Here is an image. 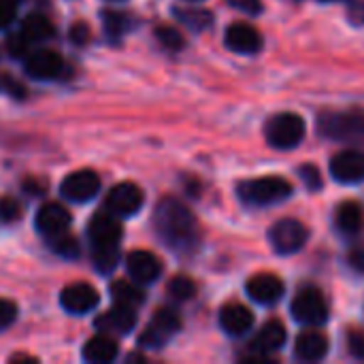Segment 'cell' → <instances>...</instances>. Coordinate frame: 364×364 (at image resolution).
Here are the masks:
<instances>
[{
	"instance_id": "cell-1",
	"label": "cell",
	"mask_w": 364,
	"mask_h": 364,
	"mask_svg": "<svg viewBox=\"0 0 364 364\" xmlns=\"http://www.w3.org/2000/svg\"><path fill=\"white\" fill-rule=\"evenodd\" d=\"M154 226L160 239L175 252H190L198 245L200 232L192 211L177 198H162L156 207Z\"/></svg>"
},
{
	"instance_id": "cell-2",
	"label": "cell",
	"mask_w": 364,
	"mask_h": 364,
	"mask_svg": "<svg viewBox=\"0 0 364 364\" xmlns=\"http://www.w3.org/2000/svg\"><path fill=\"white\" fill-rule=\"evenodd\" d=\"M90 245H92V260L100 273H111L119 262V241H122V226L119 218L109 211L96 213L87 228Z\"/></svg>"
},
{
	"instance_id": "cell-3",
	"label": "cell",
	"mask_w": 364,
	"mask_h": 364,
	"mask_svg": "<svg viewBox=\"0 0 364 364\" xmlns=\"http://www.w3.org/2000/svg\"><path fill=\"white\" fill-rule=\"evenodd\" d=\"M237 194L250 207H269V205H277L290 198L292 186L290 181L271 175V177H258V179H247L239 183Z\"/></svg>"
},
{
	"instance_id": "cell-4",
	"label": "cell",
	"mask_w": 364,
	"mask_h": 364,
	"mask_svg": "<svg viewBox=\"0 0 364 364\" xmlns=\"http://www.w3.org/2000/svg\"><path fill=\"white\" fill-rule=\"evenodd\" d=\"M318 128L326 139L343 141V143H360L364 141V109L322 113Z\"/></svg>"
},
{
	"instance_id": "cell-5",
	"label": "cell",
	"mask_w": 364,
	"mask_h": 364,
	"mask_svg": "<svg viewBox=\"0 0 364 364\" xmlns=\"http://www.w3.org/2000/svg\"><path fill=\"white\" fill-rule=\"evenodd\" d=\"M305 119L296 113H277L264 126L267 143L275 149H294L305 139Z\"/></svg>"
},
{
	"instance_id": "cell-6",
	"label": "cell",
	"mask_w": 364,
	"mask_h": 364,
	"mask_svg": "<svg viewBox=\"0 0 364 364\" xmlns=\"http://www.w3.org/2000/svg\"><path fill=\"white\" fill-rule=\"evenodd\" d=\"M290 311H292V318L305 326H322L328 320V303L324 294L314 286L301 288L296 292L290 305Z\"/></svg>"
},
{
	"instance_id": "cell-7",
	"label": "cell",
	"mask_w": 364,
	"mask_h": 364,
	"mask_svg": "<svg viewBox=\"0 0 364 364\" xmlns=\"http://www.w3.org/2000/svg\"><path fill=\"white\" fill-rule=\"evenodd\" d=\"M309 239V230L303 222L299 220H279L271 226L269 230V241L273 245V250L282 256H290L301 252L307 245Z\"/></svg>"
},
{
	"instance_id": "cell-8",
	"label": "cell",
	"mask_w": 364,
	"mask_h": 364,
	"mask_svg": "<svg viewBox=\"0 0 364 364\" xmlns=\"http://www.w3.org/2000/svg\"><path fill=\"white\" fill-rule=\"evenodd\" d=\"M181 328V318L173 309H160L141 335V346L149 350H160L173 335Z\"/></svg>"
},
{
	"instance_id": "cell-9",
	"label": "cell",
	"mask_w": 364,
	"mask_h": 364,
	"mask_svg": "<svg viewBox=\"0 0 364 364\" xmlns=\"http://www.w3.org/2000/svg\"><path fill=\"white\" fill-rule=\"evenodd\" d=\"M105 207L115 218H130V215L141 211V207H143V192L134 183H128V181L126 183H117V186H113L109 190Z\"/></svg>"
},
{
	"instance_id": "cell-10",
	"label": "cell",
	"mask_w": 364,
	"mask_h": 364,
	"mask_svg": "<svg viewBox=\"0 0 364 364\" xmlns=\"http://www.w3.org/2000/svg\"><path fill=\"white\" fill-rule=\"evenodd\" d=\"M98 190H100V177L90 168L70 173L68 177H64L60 186V194L70 203H87L98 194Z\"/></svg>"
},
{
	"instance_id": "cell-11",
	"label": "cell",
	"mask_w": 364,
	"mask_h": 364,
	"mask_svg": "<svg viewBox=\"0 0 364 364\" xmlns=\"http://www.w3.org/2000/svg\"><path fill=\"white\" fill-rule=\"evenodd\" d=\"M331 175L339 183H360L364 179V154L358 149H346L331 158Z\"/></svg>"
},
{
	"instance_id": "cell-12",
	"label": "cell",
	"mask_w": 364,
	"mask_h": 364,
	"mask_svg": "<svg viewBox=\"0 0 364 364\" xmlns=\"http://www.w3.org/2000/svg\"><path fill=\"white\" fill-rule=\"evenodd\" d=\"M23 68L32 79L51 81L64 73V60L60 58V53H55L51 49H38V51L26 55Z\"/></svg>"
},
{
	"instance_id": "cell-13",
	"label": "cell",
	"mask_w": 364,
	"mask_h": 364,
	"mask_svg": "<svg viewBox=\"0 0 364 364\" xmlns=\"http://www.w3.org/2000/svg\"><path fill=\"white\" fill-rule=\"evenodd\" d=\"M98 301H100L98 292L90 284H83V282L66 286L62 290V294H60L62 309L73 314V316H81V314H87V311L96 309Z\"/></svg>"
},
{
	"instance_id": "cell-14",
	"label": "cell",
	"mask_w": 364,
	"mask_h": 364,
	"mask_svg": "<svg viewBox=\"0 0 364 364\" xmlns=\"http://www.w3.org/2000/svg\"><path fill=\"white\" fill-rule=\"evenodd\" d=\"M224 41L230 51L241 53V55H254L262 49V34L245 21H237L228 26Z\"/></svg>"
},
{
	"instance_id": "cell-15",
	"label": "cell",
	"mask_w": 364,
	"mask_h": 364,
	"mask_svg": "<svg viewBox=\"0 0 364 364\" xmlns=\"http://www.w3.org/2000/svg\"><path fill=\"white\" fill-rule=\"evenodd\" d=\"M126 271L134 284H154L162 275V262L145 250L130 252L126 258Z\"/></svg>"
},
{
	"instance_id": "cell-16",
	"label": "cell",
	"mask_w": 364,
	"mask_h": 364,
	"mask_svg": "<svg viewBox=\"0 0 364 364\" xmlns=\"http://www.w3.org/2000/svg\"><path fill=\"white\" fill-rule=\"evenodd\" d=\"M36 230L43 235V237H55V235H62L68 230L70 226V213L66 207L58 205V203H49V205H43L36 213Z\"/></svg>"
},
{
	"instance_id": "cell-17",
	"label": "cell",
	"mask_w": 364,
	"mask_h": 364,
	"mask_svg": "<svg viewBox=\"0 0 364 364\" xmlns=\"http://www.w3.org/2000/svg\"><path fill=\"white\" fill-rule=\"evenodd\" d=\"M247 290V296L260 305H275L282 296H284V282L277 277V275H271V273H262V275H256L247 282L245 286Z\"/></svg>"
},
{
	"instance_id": "cell-18",
	"label": "cell",
	"mask_w": 364,
	"mask_h": 364,
	"mask_svg": "<svg viewBox=\"0 0 364 364\" xmlns=\"http://www.w3.org/2000/svg\"><path fill=\"white\" fill-rule=\"evenodd\" d=\"M94 326L105 335H130V331L136 326V314L132 307L115 305L107 314L98 316Z\"/></svg>"
},
{
	"instance_id": "cell-19",
	"label": "cell",
	"mask_w": 364,
	"mask_h": 364,
	"mask_svg": "<svg viewBox=\"0 0 364 364\" xmlns=\"http://www.w3.org/2000/svg\"><path fill=\"white\" fill-rule=\"evenodd\" d=\"M220 326L232 337H243L254 326V314L241 303H228L220 311Z\"/></svg>"
},
{
	"instance_id": "cell-20",
	"label": "cell",
	"mask_w": 364,
	"mask_h": 364,
	"mask_svg": "<svg viewBox=\"0 0 364 364\" xmlns=\"http://www.w3.org/2000/svg\"><path fill=\"white\" fill-rule=\"evenodd\" d=\"M284 343H286V326L279 320H271L256 333L250 346H252V352L267 356V354L279 352Z\"/></svg>"
},
{
	"instance_id": "cell-21",
	"label": "cell",
	"mask_w": 364,
	"mask_h": 364,
	"mask_svg": "<svg viewBox=\"0 0 364 364\" xmlns=\"http://www.w3.org/2000/svg\"><path fill=\"white\" fill-rule=\"evenodd\" d=\"M294 354L305 363H318L328 354V339L320 331H305L294 343Z\"/></svg>"
},
{
	"instance_id": "cell-22",
	"label": "cell",
	"mask_w": 364,
	"mask_h": 364,
	"mask_svg": "<svg viewBox=\"0 0 364 364\" xmlns=\"http://www.w3.org/2000/svg\"><path fill=\"white\" fill-rule=\"evenodd\" d=\"M335 226L346 237H356L364 228L363 205L356 200H346L335 211Z\"/></svg>"
},
{
	"instance_id": "cell-23",
	"label": "cell",
	"mask_w": 364,
	"mask_h": 364,
	"mask_svg": "<svg viewBox=\"0 0 364 364\" xmlns=\"http://www.w3.org/2000/svg\"><path fill=\"white\" fill-rule=\"evenodd\" d=\"M117 350H119V348H117L115 339H113L111 335L100 333V335L92 337V339L83 346V358H85L87 363L94 364L113 363V360L117 358Z\"/></svg>"
},
{
	"instance_id": "cell-24",
	"label": "cell",
	"mask_w": 364,
	"mask_h": 364,
	"mask_svg": "<svg viewBox=\"0 0 364 364\" xmlns=\"http://www.w3.org/2000/svg\"><path fill=\"white\" fill-rule=\"evenodd\" d=\"M30 43H41V41H47L53 36V23L41 15V13H34V15H28L21 23V30H19Z\"/></svg>"
},
{
	"instance_id": "cell-25",
	"label": "cell",
	"mask_w": 364,
	"mask_h": 364,
	"mask_svg": "<svg viewBox=\"0 0 364 364\" xmlns=\"http://www.w3.org/2000/svg\"><path fill=\"white\" fill-rule=\"evenodd\" d=\"M111 296L115 301V305H124V307H139L145 301V292L139 288V284H130V282H113L111 284Z\"/></svg>"
},
{
	"instance_id": "cell-26",
	"label": "cell",
	"mask_w": 364,
	"mask_h": 364,
	"mask_svg": "<svg viewBox=\"0 0 364 364\" xmlns=\"http://www.w3.org/2000/svg\"><path fill=\"white\" fill-rule=\"evenodd\" d=\"M175 17L188 26L190 30H196V32H203L207 28H211L213 23V15L205 9H196V6H188V9H177L175 11Z\"/></svg>"
},
{
	"instance_id": "cell-27",
	"label": "cell",
	"mask_w": 364,
	"mask_h": 364,
	"mask_svg": "<svg viewBox=\"0 0 364 364\" xmlns=\"http://www.w3.org/2000/svg\"><path fill=\"white\" fill-rule=\"evenodd\" d=\"M102 19H105V28H107L109 36H113V38H119L134 28V19L119 11H107L102 15Z\"/></svg>"
},
{
	"instance_id": "cell-28",
	"label": "cell",
	"mask_w": 364,
	"mask_h": 364,
	"mask_svg": "<svg viewBox=\"0 0 364 364\" xmlns=\"http://www.w3.org/2000/svg\"><path fill=\"white\" fill-rule=\"evenodd\" d=\"M49 247L62 258H77L79 256V241L73 235H68V230L62 235L49 237Z\"/></svg>"
},
{
	"instance_id": "cell-29",
	"label": "cell",
	"mask_w": 364,
	"mask_h": 364,
	"mask_svg": "<svg viewBox=\"0 0 364 364\" xmlns=\"http://www.w3.org/2000/svg\"><path fill=\"white\" fill-rule=\"evenodd\" d=\"M168 294H171L175 301H179V303L192 301V299L196 296V284H194L190 277H186V275H177V277H173L171 284H168Z\"/></svg>"
},
{
	"instance_id": "cell-30",
	"label": "cell",
	"mask_w": 364,
	"mask_h": 364,
	"mask_svg": "<svg viewBox=\"0 0 364 364\" xmlns=\"http://www.w3.org/2000/svg\"><path fill=\"white\" fill-rule=\"evenodd\" d=\"M156 36H158V41H160L166 49H171V51H179V49H183V45H186L183 34H181L177 28H173V26H160V28L156 30Z\"/></svg>"
},
{
	"instance_id": "cell-31",
	"label": "cell",
	"mask_w": 364,
	"mask_h": 364,
	"mask_svg": "<svg viewBox=\"0 0 364 364\" xmlns=\"http://www.w3.org/2000/svg\"><path fill=\"white\" fill-rule=\"evenodd\" d=\"M299 175H301L303 183L307 186V190L316 192V190H320V188H322V177H320V171H318L314 164H303V166L299 168Z\"/></svg>"
},
{
	"instance_id": "cell-32",
	"label": "cell",
	"mask_w": 364,
	"mask_h": 364,
	"mask_svg": "<svg viewBox=\"0 0 364 364\" xmlns=\"http://www.w3.org/2000/svg\"><path fill=\"white\" fill-rule=\"evenodd\" d=\"M21 215V207L13 196H2L0 198V220L2 222H15Z\"/></svg>"
},
{
	"instance_id": "cell-33",
	"label": "cell",
	"mask_w": 364,
	"mask_h": 364,
	"mask_svg": "<svg viewBox=\"0 0 364 364\" xmlns=\"http://www.w3.org/2000/svg\"><path fill=\"white\" fill-rule=\"evenodd\" d=\"M30 45H32V43H30L21 32L9 36V43H6V47H9V51H11L13 58H23V55H28V47H30Z\"/></svg>"
},
{
	"instance_id": "cell-34",
	"label": "cell",
	"mask_w": 364,
	"mask_h": 364,
	"mask_svg": "<svg viewBox=\"0 0 364 364\" xmlns=\"http://www.w3.org/2000/svg\"><path fill=\"white\" fill-rule=\"evenodd\" d=\"M17 320V307L13 301L0 299V331L9 328Z\"/></svg>"
},
{
	"instance_id": "cell-35",
	"label": "cell",
	"mask_w": 364,
	"mask_h": 364,
	"mask_svg": "<svg viewBox=\"0 0 364 364\" xmlns=\"http://www.w3.org/2000/svg\"><path fill=\"white\" fill-rule=\"evenodd\" d=\"M348 350L354 358H364V335L360 331L348 333Z\"/></svg>"
},
{
	"instance_id": "cell-36",
	"label": "cell",
	"mask_w": 364,
	"mask_h": 364,
	"mask_svg": "<svg viewBox=\"0 0 364 364\" xmlns=\"http://www.w3.org/2000/svg\"><path fill=\"white\" fill-rule=\"evenodd\" d=\"M0 92H6V94L17 96V98H23L26 96V90L19 83H15L9 75H0Z\"/></svg>"
},
{
	"instance_id": "cell-37",
	"label": "cell",
	"mask_w": 364,
	"mask_h": 364,
	"mask_svg": "<svg viewBox=\"0 0 364 364\" xmlns=\"http://www.w3.org/2000/svg\"><path fill=\"white\" fill-rule=\"evenodd\" d=\"M15 19V2L11 0H0V30L9 28Z\"/></svg>"
},
{
	"instance_id": "cell-38",
	"label": "cell",
	"mask_w": 364,
	"mask_h": 364,
	"mask_svg": "<svg viewBox=\"0 0 364 364\" xmlns=\"http://www.w3.org/2000/svg\"><path fill=\"white\" fill-rule=\"evenodd\" d=\"M235 9L247 13V15H258L262 11V2L260 0H228Z\"/></svg>"
},
{
	"instance_id": "cell-39",
	"label": "cell",
	"mask_w": 364,
	"mask_h": 364,
	"mask_svg": "<svg viewBox=\"0 0 364 364\" xmlns=\"http://www.w3.org/2000/svg\"><path fill=\"white\" fill-rule=\"evenodd\" d=\"M70 41H73L75 45H85V43H90V30H87V26L81 23V21H77V23L70 28Z\"/></svg>"
},
{
	"instance_id": "cell-40",
	"label": "cell",
	"mask_w": 364,
	"mask_h": 364,
	"mask_svg": "<svg viewBox=\"0 0 364 364\" xmlns=\"http://www.w3.org/2000/svg\"><path fill=\"white\" fill-rule=\"evenodd\" d=\"M348 262H350V267H352L354 271L364 273V245H358V247L350 250V254H348Z\"/></svg>"
},
{
	"instance_id": "cell-41",
	"label": "cell",
	"mask_w": 364,
	"mask_h": 364,
	"mask_svg": "<svg viewBox=\"0 0 364 364\" xmlns=\"http://www.w3.org/2000/svg\"><path fill=\"white\" fill-rule=\"evenodd\" d=\"M23 190H26L30 196H43V194H45V190H47V186H45V181H43V179L32 177V179L23 181Z\"/></svg>"
},
{
	"instance_id": "cell-42",
	"label": "cell",
	"mask_w": 364,
	"mask_h": 364,
	"mask_svg": "<svg viewBox=\"0 0 364 364\" xmlns=\"http://www.w3.org/2000/svg\"><path fill=\"white\" fill-rule=\"evenodd\" d=\"M188 2H200V0H188Z\"/></svg>"
},
{
	"instance_id": "cell-43",
	"label": "cell",
	"mask_w": 364,
	"mask_h": 364,
	"mask_svg": "<svg viewBox=\"0 0 364 364\" xmlns=\"http://www.w3.org/2000/svg\"><path fill=\"white\" fill-rule=\"evenodd\" d=\"M11 2H15V4H17V2H19V0H11Z\"/></svg>"
},
{
	"instance_id": "cell-44",
	"label": "cell",
	"mask_w": 364,
	"mask_h": 364,
	"mask_svg": "<svg viewBox=\"0 0 364 364\" xmlns=\"http://www.w3.org/2000/svg\"><path fill=\"white\" fill-rule=\"evenodd\" d=\"M322 2H333V0H322Z\"/></svg>"
}]
</instances>
